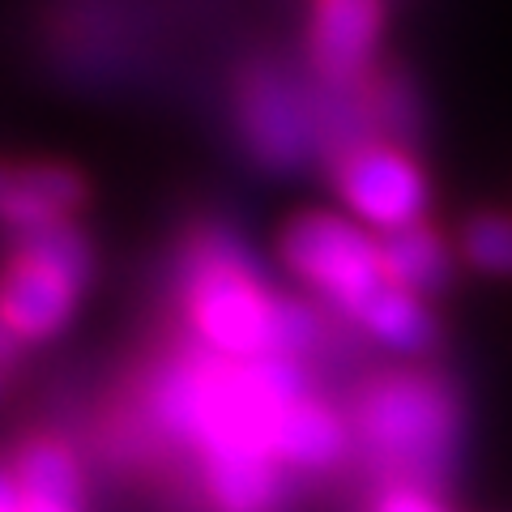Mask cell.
I'll return each mask as SVG.
<instances>
[{"label":"cell","instance_id":"cell-1","mask_svg":"<svg viewBox=\"0 0 512 512\" xmlns=\"http://www.w3.org/2000/svg\"><path fill=\"white\" fill-rule=\"evenodd\" d=\"M359 431L372 457L402 478V487L436 491L453 470L461 414L444 380L427 372H393L363 389Z\"/></svg>","mask_w":512,"mask_h":512},{"label":"cell","instance_id":"cell-2","mask_svg":"<svg viewBox=\"0 0 512 512\" xmlns=\"http://www.w3.org/2000/svg\"><path fill=\"white\" fill-rule=\"evenodd\" d=\"M188 320L205 350L248 363L278 355V295H269L256 261L227 235L201 239L188 256Z\"/></svg>","mask_w":512,"mask_h":512},{"label":"cell","instance_id":"cell-3","mask_svg":"<svg viewBox=\"0 0 512 512\" xmlns=\"http://www.w3.org/2000/svg\"><path fill=\"white\" fill-rule=\"evenodd\" d=\"M282 256L291 274L333 303L350 320L389 278H384L380 239L359 218L342 214H299L282 235Z\"/></svg>","mask_w":512,"mask_h":512},{"label":"cell","instance_id":"cell-4","mask_svg":"<svg viewBox=\"0 0 512 512\" xmlns=\"http://www.w3.org/2000/svg\"><path fill=\"white\" fill-rule=\"evenodd\" d=\"M239 128L248 150L274 171H295L320 146V103L282 69H252L239 86Z\"/></svg>","mask_w":512,"mask_h":512},{"label":"cell","instance_id":"cell-5","mask_svg":"<svg viewBox=\"0 0 512 512\" xmlns=\"http://www.w3.org/2000/svg\"><path fill=\"white\" fill-rule=\"evenodd\" d=\"M338 192L367 231H406L427 214V175L419 163L384 141H363L338 158Z\"/></svg>","mask_w":512,"mask_h":512},{"label":"cell","instance_id":"cell-6","mask_svg":"<svg viewBox=\"0 0 512 512\" xmlns=\"http://www.w3.org/2000/svg\"><path fill=\"white\" fill-rule=\"evenodd\" d=\"M380 39V0H316L312 64L333 86H359Z\"/></svg>","mask_w":512,"mask_h":512},{"label":"cell","instance_id":"cell-7","mask_svg":"<svg viewBox=\"0 0 512 512\" xmlns=\"http://www.w3.org/2000/svg\"><path fill=\"white\" fill-rule=\"evenodd\" d=\"M205 483L222 512H269L278 504V453L265 436H227L201 453Z\"/></svg>","mask_w":512,"mask_h":512},{"label":"cell","instance_id":"cell-8","mask_svg":"<svg viewBox=\"0 0 512 512\" xmlns=\"http://www.w3.org/2000/svg\"><path fill=\"white\" fill-rule=\"evenodd\" d=\"M77 291H82V286L56 274L52 265H43L26 252H13L9 274H5V295H0L5 329L22 342L52 338V333L64 329V320H69Z\"/></svg>","mask_w":512,"mask_h":512},{"label":"cell","instance_id":"cell-9","mask_svg":"<svg viewBox=\"0 0 512 512\" xmlns=\"http://www.w3.org/2000/svg\"><path fill=\"white\" fill-rule=\"evenodd\" d=\"M82 197L86 188L69 167H56V163L13 167L5 175V222L13 235L52 227V222H69Z\"/></svg>","mask_w":512,"mask_h":512},{"label":"cell","instance_id":"cell-10","mask_svg":"<svg viewBox=\"0 0 512 512\" xmlns=\"http://www.w3.org/2000/svg\"><path fill=\"white\" fill-rule=\"evenodd\" d=\"M274 453L282 466L329 470L346 453V427L329 406L303 397L291 410H282V419L274 423Z\"/></svg>","mask_w":512,"mask_h":512},{"label":"cell","instance_id":"cell-11","mask_svg":"<svg viewBox=\"0 0 512 512\" xmlns=\"http://www.w3.org/2000/svg\"><path fill=\"white\" fill-rule=\"evenodd\" d=\"M355 325H363L376 342H384L389 350H402V355H419L436 338V320L423 308V295L402 291L397 282H384L380 291L359 308Z\"/></svg>","mask_w":512,"mask_h":512},{"label":"cell","instance_id":"cell-12","mask_svg":"<svg viewBox=\"0 0 512 512\" xmlns=\"http://www.w3.org/2000/svg\"><path fill=\"white\" fill-rule=\"evenodd\" d=\"M380 256H384V278L397 282L402 291L436 295L448 282V252L440 235H431L423 222L406 231H389L380 239Z\"/></svg>","mask_w":512,"mask_h":512},{"label":"cell","instance_id":"cell-13","mask_svg":"<svg viewBox=\"0 0 512 512\" xmlns=\"http://www.w3.org/2000/svg\"><path fill=\"white\" fill-rule=\"evenodd\" d=\"M9 478L22 487V495H39V500H73L77 504V466L69 448L52 440L26 444L9 466Z\"/></svg>","mask_w":512,"mask_h":512},{"label":"cell","instance_id":"cell-14","mask_svg":"<svg viewBox=\"0 0 512 512\" xmlns=\"http://www.w3.org/2000/svg\"><path fill=\"white\" fill-rule=\"evenodd\" d=\"M13 252H26L35 261L52 265L56 274H64L69 282L86 286L90 282V269H94V256H90V244L86 235L69 227V222H52V227H39V231H22L18 235V248Z\"/></svg>","mask_w":512,"mask_h":512},{"label":"cell","instance_id":"cell-15","mask_svg":"<svg viewBox=\"0 0 512 512\" xmlns=\"http://www.w3.org/2000/svg\"><path fill=\"white\" fill-rule=\"evenodd\" d=\"M461 252L466 261L487 269V274L512 278V218L508 214H478L461 231Z\"/></svg>","mask_w":512,"mask_h":512},{"label":"cell","instance_id":"cell-16","mask_svg":"<svg viewBox=\"0 0 512 512\" xmlns=\"http://www.w3.org/2000/svg\"><path fill=\"white\" fill-rule=\"evenodd\" d=\"M316 342V316L308 303L282 299L278 303V355H299Z\"/></svg>","mask_w":512,"mask_h":512},{"label":"cell","instance_id":"cell-17","mask_svg":"<svg viewBox=\"0 0 512 512\" xmlns=\"http://www.w3.org/2000/svg\"><path fill=\"white\" fill-rule=\"evenodd\" d=\"M372 116H376L384 128H389V133H410V94H406V86L397 82V77L376 90Z\"/></svg>","mask_w":512,"mask_h":512},{"label":"cell","instance_id":"cell-18","mask_svg":"<svg viewBox=\"0 0 512 512\" xmlns=\"http://www.w3.org/2000/svg\"><path fill=\"white\" fill-rule=\"evenodd\" d=\"M372 512H444L440 504H436V495L431 491H423V487H389L376 500V508Z\"/></svg>","mask_w":512,"mask_h":512},{"label":"cell","instance_id":"cell-19","mask_svg":"<svg viewBox=\"0 0 512 512\" xmlns=\"http://www.w3.org/2000/svg\"><path fill=\"white\" fill-rule=\"evenodd\" d=\"M22 512H77V504L73 500H39V495H22Z\"/></svg>","mask_w":512,"mask_h":512},{"label":"cell","instance_id":"cell-20","mask_svg":"<svg viewBox=\"0 0 512 512\" xmlns=\"http://www.w3.org/2000/svg\"><path fill=\"white\" fill-rule=\"evenodd\" d=\"M0 512H22V491L9 474H5V483H0Z\"/></svg>","mask_w":512,"mask_h":512}]
</instances>
